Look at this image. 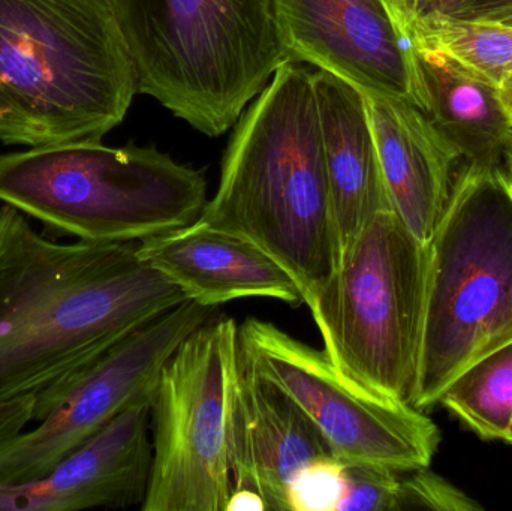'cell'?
Instances as JSON below:
<instances>
[{"mask_svg": "<svg viewBox=\"0 0 512 511\" xmlns=\"http://www.w3.org/2000/svg\"><path fill=\"white\" fill-rule=\"evenodd\" d=\"M138 242L57 243L0 206V402L38 395L186 302Z\"/></svg>", "mask_w": 512, "mask_h": 511, "instance_id": "6da1fadb", "label": "cell"}, {"mask_svg": "<svg viewBox=\"0 0 512 511\" xmlns=\"http://www.w3.org/2000/svg\"><path fill=\"white\" fill-rule=\"evenodd\" d=\"M240 117L198 221L267 252L307 305L340 261L313 72L286 59Z\"/></svg>", "mask_w": 512, "mask_h": 511, "instance_id": "7a4b0ae2", "label": "cell"}, {"mask_svg": "<svg viewBox=\"0 0 512 511\" xmlns=\"http://www.w3.org/2000/svg\"><path fill=\"white\" fill-rule=\"evenodd\" d=\"M137 93L111 0H0V144L102 140Z\"/></svg>", "mask_w": 512, "mask_h": 511, "instance_id": "3957f363", "label": "cell"}, {"mask_svg": "<svg viewBox=\"0 0 512 511\" xmlns=\"http://www.w3.org/2000/svg\"><path fill=\"white\" fill-rule=\"evenodd\" d=\"M138 93L209 137L227 132L285 62L276 0H111Z\"/></svg>", "mask_w": 512, "mask_h": 511, "instance_id": "277c9868", "label": "cell"}, {"mask_svg": "<svg viewBox=\"0 0 512 511\" xmlns=\"http://www.w3.org/2000/svg\"><path fill=\"white\" fill-rule=\"evenodd\" d=\"M207 201L204 171L155 146L84 140L0 155V203L87 242H143L194 224Z\"/></svg>", "mask_w": 512, "mask_h": 511, "instance_id": "5b68a950", "label": "cell"}, {"mask_svg": "<svg viewBox=\"0 0 512 511\" xmlns=\"http://www.w3.org/2000/svg\"><path fill=\"white\" fill-rule=\"evenodd\" d=\"M512 342V192L501 167L463 162L427 245L426 309L412 407H435L477 360Z\"/></svg>", "mask_w": 512, "mask_h": 511, "instance_id": "8992f818", "label": "cell"}, {"mask_svg": "<svg viewBox=\"0 0 512 511\" xmlns=\"http://www.w3.org/2000/svg\"><path fill=\"white\" fill-rule=\"evenodd\" d=\"M427 246L399 216H375L307 303L331 362L358 383L412 405L426 309Z\"/></svg>", "mask_w": 512, "mask_h": 511, "instance_id": "52a82bcc", "label": "cell"}, {"mask_svg": "<svg viewBox=\"0 0 512 511\" xmlns=\"http://www.w3.org/2000/svg\"><path fill=\"white\" fill-rule=\"evenodd\" d=\"M239 324L216 315L162 369L152 402L153 464L143 511H225L233 494L228 410Z\"/></svg>", "mask_w": 512, "mask_h": 511, "instance_id": "ba28073f", "label": "cell"}, {"mask_svg": "<svg viewBox=\"0 0 512 511\" xmlns=\"http://www.w3.org/2000/svg\"><path fill=\"white\" fill-rule=\"evenodd\" d=\"M239 351L259 377L303 411L343 464L403 474L429 468L438 452L441 434L429 417L358 383L331 362L324 348L248 318L239 326Z\"/></svg>", "mask_w": 512, "mask_h": 511, "instance_id": "9c48e42d", "label": "cell"}, {"mask_svg": "<svg viewBox=\"0 0 512 511\" xmlns=\"http://www.w3.org/2000/svg\"><path fill=\"white\" fill-rule=\"evenodd\" d=\"M216 315L218 308L186 300L38 393L33 420L41 426L0 444V482L45 476L114 417L140 402L152 401L162 369L174 351Z\"/></svg>", "mask_w": 512, "mask_h": 511, "instance_id": "30bf717a", "label": "cell"}, {"mask_svg": "<svg viewBox=\"0 0 512 511\" xmlns=\"http://www.w3.org/2000/svg\"><path fill=\"white\" fill-rule=\"evenodd\" d=\"M417 18L414 0H276L286 59L331 72L361 92L406 99L427 114Z\"/></svg>", "mask_w": 512, "mask_h": 511, "instance_id": "8fae6325", "label": "cell"}, {"mask_svg": "<svg viewBox=\"0 0 512 511\" xmlns=\"http://www.w3.org/2000/svg\"><path fill=\"white\" fill-rule=\"evenodd\" d=\"M152 402L114 417L45 476L0 482V511L141 507L152 474Z\"/></svg>", "mask_w": 512, "mask_h": 511, "instance_id": "7c38bea8", "label": "cell"}, {"mask_svg": "<svg viewBox=\"0 0 512 511\" xmlns=\"http://www.w3.org/2000/svg\"><path fill=\"white\" fill-rule=\"evenodd\" d=\"M333 456L303 411L237 356L228 410V461L234 489L258 492L270 511H289L301 468Z\"/></svg>", "mask_w": 512, "mask_h": 511, "instance_id": "4fadbf2b", "label": "cell"}, {"mask_svg": "<svg viewBox=\"0 0 512 511\" xmlns=\"http://www.w3.org/2000/svg\"><path fill=\"white\" fill-rule=\"evenodd\" d=\"M391 209L429 245L447 209L459 150L406 99L363 92Z\"/></svg>", "mask_w": 512, "mask_h": 511, "instance_id": "5bb4252c", "label": "cell"}, {"mask_svg": "<svg viewBox=\"0 0 512 511\" xmlns=\"http://www.w3.org/2000/svg\"><path fill=\"white\" fill-rule=\"evenodd\" d=\"M137 254L179 285L188 300L209 308L240 299L304 303L295 279L267 252L198 219L138 242Z\"/></svg>", "mask_w": 512, "mask_h": 511, "instance_id": "9a60e30c", "label": "cell"}, {"mask_svg": "<svg viewBox=\"0 0 512 511\" xmlns=\"http://www.w3.org/2000/svg\"><path fill=\"white\" fill-rule=\"evenodd\" d=\"M340 257L391 204L363 92L331 72H313Z\"/></svg>", "mask_w": 512, "mask_h": 511, "instance_id": "2e32d148", "label": "cell"}, {"mask_svg": "<svg viewBox=\"0 0 512 511\" xmlns=\"http://www.w3.org/2000/svg\"><path fill=\"white\" fill-rule=\"evenodd\" d=\"M414 44L427 93V116L463 161L501 167L512 123L499 87L415 35Z\"/></svg>", "mask_w": 512, "mask_h": 511, "instance_id": "e0dca14e", "label": "cell"}, {"mask_svg": "<svg viewBox=\"0 0 512 511\" xmlns=\"http://www.w3.org/2000/svg\"><path fill=\"white\" fill-rule=\"evenodd\" d=\"M472 431L490 440H510L512 342L477 360L439 398Z\"/></svg>", "mask_w": 512, "mask_h": 511, "instance_id": "ac0fdd59", "label": "cell"}, {"mask_svg": "<svg viewBox=\"0 0 512 511\" xmlns=\"http://www.w3.org/2000/svg\"><path fill=\"white\" fill-rule=\"evenodd\" d=\"M390 468L345 464V494L337 511H402V477Z\"/></svg>", "mask_w": 512, "mask_h": 511, "instance_id": "d6986e66", "label": "cell"}, {"mask_svg": "<svg viewBox=\"0 0 512 511\" xmlns=\"http://www.w3.org/2000/svg\"><path fill=\"white\" fill-rule=\"evenodd\" d=\"M345 494V464L334 456L298 471L288 491L289 511H337Z\"/></svg>", "mask_w": 512, "mask_h": 511, "instance_id": "ffe728a7", "label": "cell"}, {"mask_svg": "<svg viewBox=\"0 0 512 511\" xmlns=\"http://www.w3.org/2000/svg\"><path fill=\"white\" fill-rule=\"evenodd\" d=\"M402 479L403 510L469 511L481 509L475 501L459 489L427 471V468L409 471Z\"/></svg>", "mask_w": 512, "mask_h": 511, "instance_id": "44dd1931", "label": "cell"}, {"mask_svg": "<svg viewBox=\"0 0 512 511\" xmlns=\"http://www.w3.org/2000/svg\"><path fill=\"white\" fill-rule=\"evenodd\" d=\"M35 395L0 402V444L23 432L33 420Z\"/></svg>", "mask_w": 512, "mask_h": 511, "instance_id": "7402d4cb", "label": "cell"}, {"mask_svg": "<svg viewBox=\"0 0 512 511\" xmlns=\"http://www.w3.org/2000/svg\"><path fill=\"white\" fill-rule=\"evenodd\" d=\"M511 11L512 0H462L444 15L456 20L490 23Z\"/></svg>", "mask_w": 512, "mask_h": 511, "instance_id": "603a6c76", "label": "cell"}, {"mask_svg": "<svg viewBox=\"0 0 512 511\" xmlns=\"http://www.w3.org/2000/svg\"><path fill=\"white\" fill-rule=\"evenodd\" d=\"M225 511H267L264 500L251 489H233Z\"/></svg>", "mask_w": 512, "mask_h": 511, "instance_id": "cb8c5ba5", "label": "cell"}, {"mask_svg": "<svg viewBox=\"0 0 512 511\" xmlns=\"http://www.w3.org/2000/svg\"><path fill=\"white\" fill-rule=\"evenodd\" d=\"M499 95H501L502 104H504L505 111H507L508 119L512 123V68L502 78L499 84Z\"/></svg>", "mask_w": 512, "mask_h": 511, "instance_id": "d4e9b609", "label": "cell"}, {"mask_svg": "<svg viewBox=\"0 0 512 511\" xmlns=\"http://www.w3.org/2000/svg\"><path fill=\"white\" fill-rule=\"evenodd\" d=\"M501 170L507 180L508 188L512 192V135L507 150H505L504 159H502Z\"/></svg>", "mask_w": 512, "mask_h": 511, "instance_id": "484cf974", "label": "cell"}, {"mask_svg": "<svg viewBox=\"0 0 512 511\" xmlns=\"http://www.w3.org/2000/svg\"><path fill=\"white\" fill-rule=\"evenodd\" d=\"M490 23H499L505 24V26H512V11L502 15V17L498 18L496 21H490Z\"/></svg>", "mask_w": 512, "mask_h": 511, "instance_id": "4316f807", "label": "cell"}, {"mask_svg": "<svg viewBox=\"0 0 512 511\" xmlns=\"http://www.w3.org/2000/svg\"><path fill=\"white\" fill-rule=\"evenodd\" d=\"M415 3H417L418 8H423V6L429 5V3H432L433 0H414Z\"/></svg>", "mask_w": 512, "mask_h": 511, "instance_id": "83f0119b", "label": "cell"}, {"mask_svg": "<svg viewBox=\"0 0 512 511\" xmlns=\"http://www.w3.org/2000/svg\"><path fill=\"white\" fill-rule=\"evenodd\" d=\"M508 443L512 444V429H511L510 440H508Z\"/></svg>", "mask_w": 512, "mask_h": 511, "instance_id": "f1b7e54d", "label": "cell"}]
</instances>
